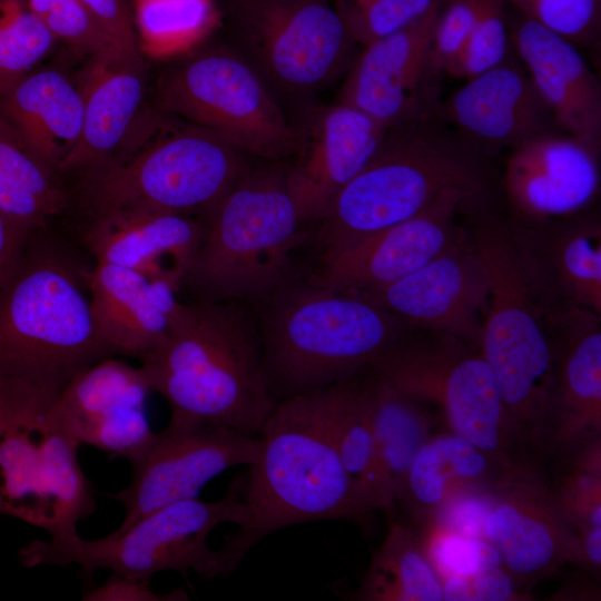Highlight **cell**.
Instances as JSON below:
<instances>
[{"label":"cell","instance_id":"cell-46","mask_svg":"<svg viewBox=\"0 0 601 601\" xmlns=\"http://www.w3.org/2000/svg\"><path fill=\"white\" fill-rule=\"evenodd\" d=\"M187 594L181 590H175L167 594H158L150 588L149 580L139 581L128 579L114 573L104 584L90 589L82 600L107 601V600H138V601H160V600H187Z\"/></svg>","mask_w":601,"mask_h":601},{"label":"cell","instance_id":"cell-22","mask_svg":"<svg viewBox=\"0 0 601 601\" xmlns=\"http://www.w3.org/2000/svg\"><path fill=\"white\" fill-rule=\"evenodd\" d=\"M139 49L111 47L86 58L77 87L82 100L79 139L59 173L86 171L122 144L142 109L146 90Z\"/></svg>","mask_w":601,"mask_h":601},{"label":"cell","instance_id":"cell-1","mask_svg":"<svg viewBox=\"0 0 601 601\" xmlns=\"http://www.w3.org/2000/svg\"><path fill=\"white\" fill-rule=\"evenodd\" d=\"M335 384L276 402L249 465L244 502L250 518L220 548L227 575L265 536L313 521L371 518L342 464L334 431Z\"/></svg>","mask_w":601,"mask_h":601},{"label":"cell","instance_id":"cell-48","mask_svg":"<svg viewBox=\"0 0 601 601\" xmlns=\"http://www.w3.org/2000/svg\"><path fill=\"white\" fill-rule=\"evenodd\" d=\"M9 417V408L4 398L0 394V434L2 433Z\"/></svg>","mask_w":601,"mask_h":601},{"label":"cell","instance_id":"cell-23","mask_svg":"<svg viewBox=\"0 0 601 601\" xmlns=\"http://www.w3.org/2000/svg\"><path fill=\"white\" fill-rule=\"evenodd\" d=\"M437 0L421 18L366 46L351 67L338 101L386 128L412 111L418 86L430 70V51L442 9Z\"/></svg>","mask_w":601,"mask_h":601},{"label":"cell","instance_id":"cell-39","mask_svg":"<svg viewBox=\"0 0 601 601\" xmlns=\"http://www.w3.org/2000/svg\"><path fill=\"white\" fill-rule=\"evenodd\" d=\"M418 532L426 554L441 581L500 566L501 556L486 540L431 525Z\"/></svg>","mask_w":601,"mask_h":601},{"label":"cell","instance_id":"cell-21","mask_svg":"<svg viewBox=\"0 0 601 601\" xmlns=\"http://www.w3.org/2000/svg\"><path fill=\"white\" fill-rule=\"evenodd\" d=\"M599 144L546 132L513 147L503 184L521 216L545 221L584 209L600 187Z\"/></svg>","mask_w":601,"mask_h":601},{"label":"cell","instance_id":"cell-12","mask_svg":"<svg viewBox=\"0 0 601 601\" xmlns=\"http://www.w3.org/2000/svg\"><path fill=\"white\" fill-rule=\"evenodd\" d=\"M50 405L21 407L0 434V514L20 519L51 536L77 532L95 510L80 446L57 423Z\"/></svg>","mask_w":601,"mask_h":601},{"label":"cell","instance_id":"cell-9","mask_svg":"<svg viewBox=\"0 0 601 601\" xmlns=\"http://www.w3.org/2000/svg\"><path fill=\"white\" fill-rule=\"evenodd\" d=\"M249 518L246 503L235 494L215 502L184 500L161 506L102 539L85 540L76 532L35 540L21 550L20 556L29 568L78 564L87 581L98 569L139 581L168 570L184 577L188 570L204 579L226 577L224 555L208 546L207 538L224 522L242 526Z\"/></svg>","mask_w":601,"mask_h":601},{"label":"cell","instance_id":"cell-30","mask_svg":"<svg viewBox=\"0 0 601 601\" xmlns=\"http://www.w3.org/2000/svg\"><path fill=\"white\" fill-rule=\"evenodd\" d=\"M363 383L380 474L386 499L393 509L414 456L431 435V423L420 400L373 373Z\"/></svg>","mask_w":601,"mask_h":601},{"label":"cell","instance_id":"cell-37","mask_svg":"<svg viewBox=\"0 0 601 601\" xmlns=\"http://www.w3.org/2000/svg\"><path fill=\"white\" fill-rule=\"evenodd\" d=\"M437 0H337L335 8L355 43L362 47L424 16Z\"/></svg>","mask_w":601,"mask_h":601},{"label":"cell","instance_id":"cell-5","mask_svg":"<svg viewBox=\"0 0 601 601\" xmlns=\"http://www.w3.org/2000/svg\"><path fill=\"white\" fill-rule=\"evenodd\" d=\"M109 356L75 273L27 249L0 288V388L52 403L79 372Z\"/></svg>","mask_w":601,"mask_h":601},{"label":"cell","instance_id":"cell-43","mask_svg":"<svg viewBox=\"0 0 601 601\" xmlns=\"http://www.w3.org/2000/svg\"><path fill=\"white\" fill-rule=\"evenodd\" d=\"M446 601H526L533 600L503 566H495L466 577L442 580Z\"/></svg>","mask_w":601,"mask_h":601},{"label":"cell","instance_id":"cell-2","mask_svg":"<svg viewBox=\"0 0 601 601\" xmlns=\"http://www.w3.org/2000/svg\"><path fill=\"white\" fill-rule=\"evenodd\" d=\"M140 362L171 416L255 436L276 404L259 324L239 303H183L166 341Z\"/></svg>","mask_w":601,"mask_h":601},{"label":"cell","instance_id":"cell-4","mask_svg":"<svg viewBox=\"0 0 601 601\" xmlns=\"http://www.w3.org/2000/svg\"><path fill=\"white\" fill-rule=\"evenodd\" d=\"M258 322L273 394L314 392L355 377L396 348L406 324L372 302L309 282L288 283Z\"/></svg>","mask_w":601,"mask_h":601},{"label":"cell","instance_id":"cell-31","mask_svg":"<svg viewBox=\"0 0 601 601\" xmlns=\"http://www.w3.org/2000/svg\"><path fill=\"white\" fill-rule=\"evenodd\" d=\"M530 257L544 288L564 302L601 314V227L584 220L556 229L544 237Z\"/></svg>","mask_w":601,"mask_h":601},{"label":"cell","instance_id":"cell-27","mask_svg":"<svg viewBox=\"0 0 601 601\" xmlns=\"http://www.w3.org/2000/svg\"><path fill=\"white\" fill-rule=\"evenodd\" d=\"M445 111L465 134L499 146L514 147L546 132L552 121L526 71L506 59L466 79L449 99Z\"/></svg>","mask_w":601,"mask_h":601},{"label":"cell","instance_id":"cell-32","mask_svg":"<svg viewBox=\"0 0 601 601\" xmlns=\"http://www.w3.org/2000/svg\"><path fill=\"white\" fill-rule=\"evenodd\" d=\"M361 601H443L442 581L417 531L393 522L353 594Z\"/></svg>","mask_w":601,"mask_h":601},{"label":"cell","instance_id":"cell-16","mask_svg":"<svg viewBox=\"0 0 601 601\" xmlns=\"http://www.w3.org/2000/svg\"><path fill=\"white\" fill-rule=\"evenodd\" d=\"M490 279L474 242L463 233L410 275L358 296L406 324L452 336L477 351Z\"/></svg>","mask_w":601,"mask_h":601},{"label":"cell","instance_id":"cell-11","mask_svg":"<svg viewBox=\"0 0 601 601\" xmlns=\"http://www.w3.org/2000/svg\"><path fill=\"white\" fill-rule=\"evenodd\" d=\"M440 336L432 343L404 341L370 370L421 402L436 404L451 432L505 469L533 465L485 359L465 343Z\"/></svg>","mask_w":601,"mask_h":601},{"label":"cell","instance_id":"cell-38","mask_svg":"<svg viewBox=\"0 0 601 601\" xmlns=\"http://www.w3.org/2000/svg\"><path fill=\"white\" fill-rule=\"evenodd\" d=\"M504 0H482V4L462 52L445 73L470 79L506 58L510 32Z\"/></svg>","mask_w":601,"mask_h":601},{"label":"cell","instance_id":"cell-29","mask_svg":"<svg viewBox=\"0 0 601 601\" xmlns=\"http://www.w3.org/2000/svg\"><path fill=\"white\" fill-rule=\"evenodd\" d=\"M510 471L451 431L430 435L414 456L396 502L423 529L455 493L491 487Z\"/></svg>","mask_w":601,"mask_h":601},{"label":"cell","instance_id":"cell-25","mask_svg":"<svg viewBox=\"0 0 601 601\" xmlns=\"http://www.w3.org/2000/svg\"><path fill=\"white\" fill-rule=\"evenodd\" d=\"M510 39L553 124L599 144L601 86L575 43L520 14Z\"/></svg>","mask_w":601,"mask_h":601},{"label":"cell","instance_id":"cell-49","mask_svg":"<svg viewBox=\"0 0 601 601\" xmlns=\"http://www.w3.org/2000/svg\"><path fill=\"white\" fill-rule=\"evenodd\" d=\"M120 1H122V2H126V3H127V0H120Z\"/></svg>","mask_w":601,"mask_h":601},{"label":"cell","instance_id":"cell-24","mask_svg":"<svg viewBox=\"0 0 601 601\" xmlns=\"http://www.w3.org/2000/svg\"><path fill=\"white\" fill-rule=\"evenodd\" d=\"M86 285L96 331L112 355L140 359L158 348L183 306L170 282L114 264L96 263Z\"/></svg>","mask_w":601,"mask_h":601},{"label":"cell","instance_id":"cell-14","mask_svg":"<svg viewBox=\"0 0 601 601\" xmlns=\"http://www.w3.org/2000/svg\"><path fill=\"white\" fill-rule=\"evenodd\" d=\"M254 435L185 417L170 416L145 451L131 462L128 486L112 494L122 503L118 530L170 503L197 499L201 489L225 470L252 465L259 456Z\"/></svg>","mask_w":601,"mask_h":601},{"label":"cell","instance_id":"cell-15","mask_svg":"<svg viewBox=\"0 0 601 601\" xmlns=\"http://www.w3.org/2000/svg\"><path fill=\"white\" fill-rule=\"evenodd\" d=\"M484 536L529 592L563 564H579L578 531L533 465L510 471L491 487Z\"/></svg>","mask_w":601,"mask_h":601},{"label":"cell","instance_id":"cell-20","mask_svg":"<svg viewBox=\"0 0 601 601\" xmlns=\"http://www.w3.org/2000/svg\"><path fill=\"white\" fill-rule=\"evenodd\" d=\"M294 126L295 160L287 167L288 185L304 223H316L334 196L375 156L388 128L341 101L308 107Z\"/></svg>","mask_w":601,"mask_h":601},{"label":"cell","instance_id":"cell-42","mask_svg":"<svg viewBox=\"0 0 601 601\" xmlns=\"http://www.w3.org/2000/svg\"><path fill=\"white\" fill-rule=\"evenodd\" d=\"M482 0H443L430 51V70L445 72L462 52Z\"/></svg>","mask_w":601,"mask_h":601},{"label":"cell","instance_id":"cell-41","mask_svg":"<svg viewBox=\"0 0 601 601\" xmlns=\"http://www.w3.org/2000/svg\"><path fill=\"white\" fill-rule=\"evenodd\" d=\"M520 16L573 43H588L600 29L601 0H504Z\"/></svg>","mask_w":601,"mask_h":601},{"label":"cell","instance_id":"cell-10","mask_svg":"<svg viewBox=\"0 0 601 601\" xmlns=\"http://www.w3.org/2000/svg\"><path fill=\"white\" fill-rule=\"evenodd\" d=\"M156 95L160 111L218 134L248 156L279 161L294 154V122L238 50L188 53L160 77Z\"/></svg>","mask_w":601,"mask_h":601},{"label":"cell","instance_id":"cell-36","mask_svg":"<svg viewBox=\"0 0 601 601\" xmlns=\"http://www.w3.org/2000/svg\"><path fill=\"white\" fill-rule=\"evenodd\" d=\"M56 41L26 0H0V92L33 71Z\"/></svg>","mask_w":601,"mask_h":601},{"label":"cell","instance_id":"cell-7","mask_svg":"<svg viewBox=\"0 0 601 601\" xmlns=\"http://www.w3.org/2000/svg\"><path fill=\"white\" fill-rule=\"evenodd\" d=\"M474 245L490 279L477 352L495 378L508 415L531 459L540 455L554 348L544 288L529 250L516 238L482 229Z\"/></svg>","mask_w":601,"mask_h":601},{"label":"cell","instance_id":"cell-18","mask_svg":"<svg viewBox=\"0 0 601 601\" xmlns=\"http://www.w3.org/2000/svg\"><path fill=\"white\" fill-rule=\"evenodd\" d=\"M474 196L452 190L416 216L341 248L322 252L307 282L359 295L418 269L461 234L456 215Z\"/></svg>","mask_w":601,"mask_h":601},{"label":"cell","instance_id":"cell-40","mask_svg":"<svg viewBox=\"0 0 601 601\" xmlns=\"http://www.w3.org/2000/svg\"><path fill=\"white\" fill-rule=\"evenodd\" d=\"M30 10L79 57H89L116 45L80 0H26ZM124 48V47H122Z\"/></svg>","mask_w":601,"mask_h":601},{"label":"cell","instance_id":"cell-3","mask_svg":"<svg viewBox=\"0 0 601 601\" xmlns=\"http://www.w3.org/2000/svg\"><path fill=\"white\" fill-rule=\"evenodd\" d=\"M144 109L120 147L83 171L91 218L131 213L206 215L250 168L218 134Z\"/></svg>","mask_w":601,"mask_h":601},{"label":"cell","instance_id":"cell-34","mask_svg":"<svg viewBox=\"0 0 601 601\" xmlns=\"http://www.w3.org/2000/svg\"><path fill=\"white\" fill-rule=\"evenodd\" d=\"M334 431L342 464L363 505L372 513L391 511L363 381L352 377L335 384Z\"/></svg>","mask_w":601,"mask_h":601},{"label":"cell","instance_id":"cell-44","mask_svg":"<svg viewBox=\"0 0 601 601\" xmlns=\"http://www.w3.org/2000/svg\"><path fill=\"white\" fill-rule=\"evenodd\" d=\"M491 487L469 489L455 493L442 508L431 525L485 540L484 525Z\"/></svg>","mask_w":601,"mask_h":601},{"label":"cell","instance_id":"cell-6","mask_svg":"<svg viewBox=\"0 0 601 601\" xmlns=\"http://www.w3.org/2000/svg\"><path fill=\"white\" fill-rule=\"evenodd\" d=\"M287 167L249 168L206 215L183 277L198 300L264 304L288 284L306 239Z\"/></svg>","mask_w":601,"mask_h":601},{"label":"cell","instance_id":"cell-45","mask_svg":"<svg viewBox=\"0 0 601 601\" xmlns=\"http://www.w3.org/2000/svg\"><path fill=\"white\" fill-rule=\"evenodd\" d=\"M80 2L116 45L139 49L128 3L120 0H80Z\"/></svg>","mask_w":601,"mask_h":601},{"label":"cell","instance_id":"cell-26","mask_svg":"<svg viewBox=\"0 0 601 601\" xmlns=\"http://www.w3.org/2000/svg\"><path fill=\"white\" fill-rule=\"evenodd\" d=\"M204 231L205 220L191 215L117 214L91 219L85 243L96 263L127 267L179 288Z\"/></svg>","mask_w":601,"mask_h":601},{"label":"cell","instance_id":"cell-19","mask_svg":"<svg viewBox=\"0 0 601 601\" xmlns=\"http://www.w3.org/2000/svg\"><path fill=\"white\" fill-rule=\"evenodd\" d=\"M150 392L140 366L109 356L79 372L50 411L79 445L97 447L110 457L131 463L155 435L146 412Z\"/></svg>","mask_w":601,"mask_h":601},{"label":"cell","instance_id":"cell-33","mask_svg":"<svg viewBox=\"0 0 601 601\" xmlns=\"http://www.w3.org/2000/svg\"><path fill=\"white\" fill-rule=\"evenodd\" d=\"M65 206L66 195L56 174L31 152L0 115V210L35 230Z\"/></svg>","mask_w":601,"mask_h":601},{"label":"cell","instance_id":"cell-8","mask_svg":"<svg viewBox=\"0 0 601 601\" xmlns=\"http://www.w3.org/2000/svg\"><path fill=\"white\" fill-rule=\"evenodd\" d=\"M477 166L461 147L428 132L386 136L367 165L316 221L322 249L344 247L425 210L444 194L481 191Z\"/></svg>","mask_w":601,"mask_h":601},{"label":"cell","instance_id":"cell-13","mask_svg":"<svg viewBox=\"0 0 601 601\" xmlns=\"http://www.w3.org/2000/svg\"><path fill=\"white\" fill-rule=\"evenodd\" d=\"M238 51L278 98H308L341 75L355 43L327 0H235Z\"/></svg>","mask_w":601,"mask_h":601},{"label":"cell","instance_id":"cell-35","mask_svg":"<svg viewBox=\"0 0 601 601\" xmlns=\"http://www.w3.org/2000/svg\"><path fill=\"white\" fill-rule=\"evenodd\" d=\"M131 18L140 52L155 60L193 52L221 23L215 0H132Z\"/></svg>","mask_w":601,"mask_h":601},{"label":"cell","instance_id":"cell-17","mask_svg":"<svg viewBox=\"0 0 601 601\" xmlns=\"http://www.w3.org/2000/svg\"><path fill=\"white\" fill-rule=\"evenodd\" d=\"M546 321L554 359L539 462L601 440L600 315L563 303Z\"/></svg>","mask_w":601,"mask_h":601},{"label":"cell","instance_id":"cell-28","mask_svg":"<svg viewBox=\"0 0 601 601\" xmlns=\"http://www.w3.org/2000/svg\"><path fill=\"white\" fill-rule=\"evenodd\" d=\"M0 115L53 174L77 144L82 100L76 82L53 69L31 71L0 92Z\"/></svg>","mask_w":601,"mask_h":601},{"label":"cell","instance_id":"cell-47","mask_svg":"<svg viewBox=\"0 0 601 601\" xmlns=\"http://www.w3.org/2000/svg\"><path fill=\"white\" fill-rule=\"evenodd\" d=\"M32 231L0 210V288L23 257Z\"/></svg>","mask_w":601,"mask_h":601}]
</instances>
